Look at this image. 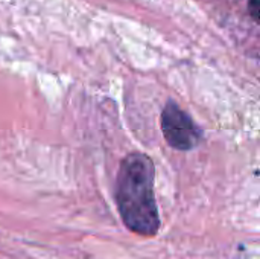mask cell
Wrapping results in <instances>:
<instances>
[{"label": "cell", "mask_w": 260, "mask_h": 259, "mask_svg": "<svg viewBox=\"0 0 260 259\" xmlns=\"http://www.w3.org/2000/svg\"><path fill=\"white\" fill-rule=\"evenodd\" d=\"M250 12L257 21H260V0H250Z\"/></svg>", "instance_id": "obj_3"}, {"label": "cell", "mask_w": 260, "mask_h": 259, "mask_svg": "<svg viewBox=\"0 0 260 259\" xmlns=\"http://www.w3.org/2000/svg\"><path fill=\"white\" fill-rule=\"evenodd\" d=\"M161 130L172 148L192 150L201 140V131L175 102L169 101L161 113Z\"/></svg>", "instance_id": "obj_2"}, {"label": "cell", "mask_w": 260, "mask_h": 259, "mask_svg": "<svg viewBox=\"0 0 260 259\" xmlns=\"http://www.w3.org/2000/svg\"><path fill=\"white\" fill-rule=\"evenodd\" d=\"M116 203L123 224L142 237H154L160 217L154 195V163L142 154L126 156L116 180Z\"/></svg>", "instance_id": "obj_1"}]
</instances>
